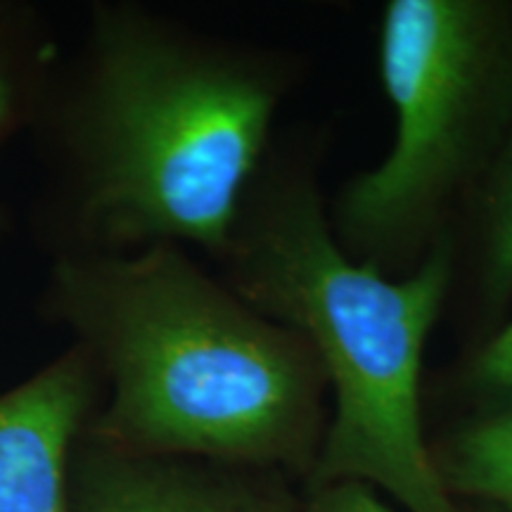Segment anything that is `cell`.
Wrapping results in <instances>:
<instances>
[{
  "label": "cell",
  "instance_id": "6da1fadb",
  "mask_svg": "<svg viewBox=\"0 0 512 512\" xmlns=\"http://www.w3.org/2000/svg\"><path fill=\"white\" fill-rule=\"evenodd\" d=\"M290 64L131 0L88 8L29 138L48 261L197 247L221 261L259 176Z\"/></svg>",
  "mask_w": 512,
  "mask_h": 512
},
{
  "label": "cell",
  "instance_id": "7a4b0ae2",
  "mask_svg": "<svg viewBox=\"0 0 512 512\" xmlns=\"http://www.w3.org/2000/svg\"><path fill=\"white\" fill-rule=\"evenodd\" d=\"M38 316L69 332L102 377L88 437L136 456L309 477L328 392L318 356L190 249L48 261Z\"/></svg>",
  "mask_w": 512,
  "mask_h": 512
},
{
  "label": "cell",
  "instance_id": "3957f363",
  "mask_svg": "<svg viewBox=\"0 0 512 512\" xmlns=\"http://www.w3.org/2000/svg\"><path fill=\"white\" fill-rule=\"evenodd\" d=\"M249 306L311 344L332 394L309 489L361 482L406 512H460L422 430L427 339L453 283V245L406 275L344 252L309 169L259 178L219 261Z\"/></svg>",
  "mask_w": 512,
  "mask_h": 512
},
{
  "label": "cell",
  "instance_id": "277c9868",
  "mask_svg": "<svg viewBox=\"0 0 512 512\" xmlns=\"http://www.w3.org/2000/svg\"><path fill=\"white\" fill-rule=\"evenodd\" d=\"M380 79L394 143L337 195L344 252L384 271L420 264L453 204L482 178L512 128V8L496 0H392L382 10Z\"/></svg>",
  "mask_w": 512,
  "mask_h": 512
},
{
  "label": "cell",
  "instance_id": "5b68a950",
  "mask_svg": "<svg viewBox=\"0 0 512 512\" xmlns=\"http://www.w3.org/2000/svg\"><path fill=\"white\" fill-rule=\"evenodd\" d=\"M102 399L98 368L74 342L0 392V512H72V458Z\"/></svg>",
  "mask_w": 512,
  "mask_h": 512
},
{
  "label": "cell",
  "instance_id": "8992f818",
  "mask_svg": "<svg viewBox=\"0 0 512 512\" xmlns=\"http://www.w3.org/2000/svg\"><path fill=\"white\" fill-rule=\"evenodd\" d=\"M72 512H302L285 472L136 456L88 432L69 472Z\"/></svg>",
  "mask_w": 512,
  "mask_h": 512
},
{
  "label": "cell",
  "instance_id": "52a82bcc",
  "mask_svg": "<svg viewBox=\"0 0 512 512\" xmlns=\"http://www.w3.org/2000/svg\"><path fill=\"white\" fill-rule=\"evenodd\" d=\"M64 48L41 5L0 0V155L31 131Z\"/></svg>",
  "mask_w": 512,
  "mask_h": 512
},
{
  "label": "cell",
  "instance_id": "ba28073f",
  "mask_svg": "<svg viewBox=\"0 0 512 512\" xmlns=\"http://www.w3.org/2000/svg\"><path fill=\"white\" fill-rule=\"evenodd\" d=\"M486 401L432 448L434 467L456 503L512 512V389Z\"/></svg>",
  "mask_w": 512,
  "mask_h": 512
},
{
  "label": "cell",
  "instance_id": "9c48e42d",
  "mask_svg": "<svg viewBox=\"0 0 512 512\" xmlns=\"http://www.w3.org/2000/svg\"><path fill=\"white\" fill-rule=\"evenodd\" d=\"M479 185V283L484 302L501 309L512 299V128Z\"/></svg>",
  "mask_w": 512,
  "mask_h": 512
},
{
  "label": "cell",
  "instance_id": "30bf717a",
  "mask_svg": "<svg viewBox=\"0 0 512 512\" xmlns=\"http://www.w3.org/2000/svg\"><path fill=\"white\" fill-rule=\"evenodd\" d=\"M465 387L484 399L512 389V318L472 354L463 373Z\"/></svg>",
  "mask_w": 512,
  "mask_h": 512
},
{
  "label": "cell",
  "instance_id": "8fae6325",
  "mask_svg": "<svg viewBox=\"0 0 512 512\" xmlns=\"http://www.w3.org/2000/svg\"><path fill=\"white\" fill-rule=\"evenodd\" d=\"M302 512H399L380 491L361 482H332L309 489Z\"/></svg>",
  "mask_w": 512,
  "mask_h": 512
},
{
  "label": "cell",
  "instance_id": "7c38bea8",
  "mask_svg": "<svg viewBox=\"0 0 512 512\" xmlns=\"http://www.w3.org/2000/svg\"><path fill=\"white\" fill-rule=\"evenodd\" d=\"M12 228H15V216H12L8 204L0 202V242H3L5 238H10Z\"/></svg>",
  "mask_w": 512,
  "mask_h": 512
},
{
  "label": "cell",
  "instance_id": "4fadbf2b",
  "mask_svg": "<svg viewBox=\"0 0 512 512\" xmlns=\"http://www.w3.org/2000/svg\"><path fill=\"white\" fill-rule=\"evenodd\" d=\"M460 512H501L494 508H484V505H465V508H458Z\"/></svg>",
  "mask_w": 512,
  "mask_h": 512
}]
</instances>
